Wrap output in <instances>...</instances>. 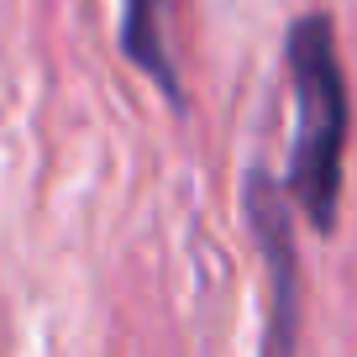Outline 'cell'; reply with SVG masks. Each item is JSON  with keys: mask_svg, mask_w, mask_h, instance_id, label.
<instances>
[{"mask_svg": "<svg viewBox=\"0 0 357 357\" xmlns=\"http://www.w3.org/2000/svg\"><path fill=\"white\" fill-rule=\"evenodd\" d=\"M294 89V153H289V195L300 215L321 236L336 231L342 215V168H347V132H352V89L336 53V26L326 11H305L289 22L284 37Z\"/></svg>", "mask_w": 357, "mask_h": 357, "instance_id": "1", "label": "cell"}, {"mask_svg": "<svg viewBox=\"0 0 357 357\" xmlns=\"http://www.w3.org/2000/svg\"><path fill=\"white\" fill-rule=\"evenodd\" d=\"M242 211L257 236V252L268 263V331L263 352L284 357L300 347V321H305V273H300V236H294V195L289 184L252 163L242 174Z\"/></svg>", "mask_w": 357, "mask_h": 357, "instance_id": "2", "label": "cell"}, {"mask_svg": "<svg viewBox=\"0 0 357 357\" xmlns=\"http://www.w3.org/2000/svg\"><path fill=\"white\" fill-rule=\"evenodd\" d=\"M163 22H168V0H121V53L137 74H147L163 89V100L174 111H184V79L174 68Z\"/></svg>", "mask_w": 357, "mask_h": 357, "instance_id": "3", "label": "cell"}]
</instances>
